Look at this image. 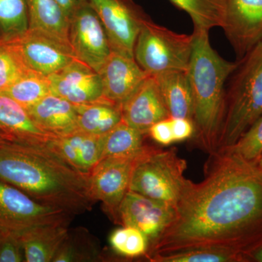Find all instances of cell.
Here are the masks:
<instances>
[{
  "instance_id": "obj_39",
  "label": "cell",
  "mask_w": 262,
  "mask_h": 262,
  "mask_svg": "<svg viewBox=\"0 0 262 262\" xmlns=\"http://www.w3.org/2000/svg\"><path fill=\"white\" fill-rule=\"evenodd\" d=\"M0 39H3V38L0 37Z\"/></svg>"
},
{
  "instance_id": "obj_10",
  "label": "cell",
  "mask_w": 262,
  "mask_h": 262,
  "mask_svg": "<svg viewBox=\"0 0 262 262\" xmlns=\"http://www.w3.org/2000/svg\"><path fill=\"white\" fill-rule=\"evenodd\" d=\"M135 158H105L90 173L91 198L101 201L105 211L117 223L120 205L129 190Z\"/></svg>"
},
{
  "instance_id": "obj_20",
  "label": "cell",
  "mask_w": 262,
  "mask_h": 262,
  "mask_svg": "<svg viewBox=\"0 0 262 262\" xmlns=\"http://www.w3.org/2000/svg\"><path fill=\"white\" fill-rule=\"evenodd\" d=\"M170 118L194 117V101L187 71H171L153 76Z\"/></svg>"
},
{
  "instance_id": "obj_32",
  "label": "cell",
  "mask_w": 262,
  "mask_h": 262,
  "mask_svg": "<svg viewBox=\"0 0 262 262\" xmlns=\"http://www.w3.org/2000/svg\"><path fill=\"white\" fill-rule=\"evenodd\" d=\"M19 234L0 232V262L25 261Z\"/></svg>"
},
{
  "instance_id": "obj_30",
  "label": "cell",
  "mask_w": 262,
  "mask_h": 262,
  "mask_svg": "<svg viewBox=\"0 0 262 262\" xmlns=\"http://www.w3.org/2000/svg\"><path fill=\"white\" fill-rule=\"evenodd\" d=\"M110 243L119 254L126 257H136L146 254L149 250V239L139 229L123 226L111 234Z\"/></svg>"
},
{
  "instance_id": "obj_12",
  "label": "cell",
  "mask_w": 262,
  "mask_h": 262,
  "mask_svg": "<svg viewBox=\"0 0 262 262\" xmlns=\"http://www.w3.org/2000/svg\"><path fill=\"white\" fill-rule=\"evenodd\" d=\"M8 41L13 45L31 70L47 77L77 59L69 45L30 29Z\"/></svg>"
},
{
  "instance_id": "obj_15",
  "label": "cell",
  "mask_w": 262,
  "mask_h": 262,
  "mask_svg": "<svg viewBox=\"0 0 262 262\" xmlns=\"http://www.w3.org/2000/svg\"><path fill=\"white\" fill-rule=\"evenodd\" d=\"M122 120L143 134L156 122L170 118L157 81L149 76L120 105Z\"/></svg>"
},
{
  "instance_id": "obj_3",
  "label": "cell",
  "mask_w": 262,
  "mask_h": 262,
  "mask_svg": "<svg viewBox=\"0 0 262 262\" xmlns=\"http://www.w3.org/2000/svg\"><path fill=\"white\" fill-rule=\"evenodd\" d=\"M209 30L194 28L192 56L187 73L194 101L193 122L203 144L217 149L225 112L227 79L239 61H227L212 47Z\"/></svg>"
},
{
  "instance_id": "obj_26",
  "label": "cell",
  "mask_w": 262,
  "mask_h": 262,
  "mask_svg": "<svg viewBox=\"0 0 262 262\" xmlns=\"http://www.w3.org/2000/svg\"><path fill=\"white\" fill-rule=\"evenodd\" d=\"M0 94L9 96L27 108L51 94V83L47 76L32 72L22 77Z\"/></svg>"
},
{
  "instance_id": "obj_38",
  "label": "cell",
  "mask_w": 262,
  "mask_h": 262,
  "mask_svg": "<svg viewBox=\"0 0 262 262\" xmlns=\"http://www.w3.org/2000/svg\"><path fill=\"white\" fill-rule=\"evenodd\" d=\"M256 164V166H257V168L259 169L262 172V155L259 158H258L257 161L255 163Z\"/></svg>"
},
{
  "instance_id": "obj_2",
  "label": "cell",
  "mask_w": 262,
  "mask_h": 262,
  "mask_svg": "<svg viewBox=\"0 0 262 262\" xmlns=\"http://www.w3.org/2000/svg\"><path fill=\"white\" fill-rule=\"evenodd\" d=\"M89 177L48 143L8 141L0 145V180L38 203L69 214L90 211L96 203L90 193Z\"/></svg>"
},
{
  "instance_id": "obj_16",
  "label": "cell",
  "mask_w": 262,
  "mask_h": 262,
  "mask_svg": "<svg viewBox=\"0 0 262 262\" xmlns=\"http://www.w3.org/2000/svg\"><path fill=\"white\" fill-rule=\"evenodd\" d=\"M103 98L115 104H122L150 75L141 68L135 58L112 51L99 72Z\"/></svg>"
},
{
  "instance_id": "obj_22",
  "label": "cell",
  "mask_w": 262,
  "mask_h": 262,
  "mask_svg": "<svg viewBox=\"0 0 262 262\" xmlns=\"http://www.w3.org/2000/svg\"><path fill=\"white\" fill-rule=\"evenodd\" d=\"M75 107L77 130L92 135H104L122 121L120 106L106 100Z\"/></svg>"
},
{
  "instance_id": "obj_9",
  "label": "cell",
  "mask_w": 262,
  "mask_h": 262,
  "mask_svg": "<svg viewBox=\"0 0 262 262\" xmlns=\"http://www.w3.org/2000/svg\"><path fill=\"white\" fill-rule=\"evenodd\" d=\"M68 37L77 59L99 73L112 49L102 23L88 0L69 20Z\"/></svg>"
},
{
  "instance_id": "obj_6",
  "label": "cell",
  "mask_w": 262,
  "mask_h": 262,
  "mask_svg": "<svg viewBox=\"0 0 262 262\" xmlns=\"http://www.w3.org/2000/svg\"><path fill=\"white\" fill-rule=\"evenodd\" d=\"M192 47V34L174 32L146 18L136 39L134 58L150 76L187 71Z\"/></svg>"
},
{
  "instance_id": "obj_4",
  "label": "cell",
  "mask_w": 262,
  "mask_h": 262,
  "mask_svg": "<svg viewBox=\"0 0 262 262\" xmlns=\"http://www.w3.org/2000/svg\"><path fill=\"white\" fill-rule=\"evenodd\" d=\"M234 73L216 151L234 145L262 115V40L239 60Z\"/></svg>"
},
{
  "instance_id": "obj_34",
  "label": "cell",
  "mask_w": 262,
  "mask_h": 262,
  "mask_svg": "<svg viewBox=\"0 0 262 262\" xmlns=\"http://www.w3.org/2000/svg\"><path fill=\"white\" fill-rule=\"evenodd\" d=\"M170 120L175 142L189 139L195 131L194 122L189 119L170 118Z\"/></svg>"
},
{
  "instance_id": "obj_7",
  "label": "cell",
  "mask_w": 262,
  "mask_h": 262,
  "mask_svg": "<svg viewBox=\"0 0 262 262\" xmlns=\"http://www.w3.org/2000/svg\"><path fill=\"white\" fill-rule=\"evenodd\" d=\"M72 215L45 206L26 193L0 180V232L20 234L48 224H70Z\"/></svg>"
},
{
  "instance_id": "obj_13",
  "label": "cell",
  "mask_w": 262,
  "mask_h": 262,
  "mask_svg": "<svg viewBox=\"0 0 262 262\" xmlns=\"http://www.w3.org/2000/svg\"><path fill=\"white\" fill-rule=\"evenodd\" d=\"M239 60L262 40V0H227L222 28Z\"/></svg>"
},
{
  "instance_id": "obj_24",
  "label": "cell",
  "mask_w": 262,
  "mask_h": 262,
  "mask_svg": "<svg viewBox=\"0 0 262 262\" xmlns=\"http://www.w3.org/2000/svg\"><path fill=\"white\" fill-rule=\"evenodd\" d=\"M189 15L194 28H222L227 0H169Z\"/></svg>"
},
{
  "instance_id": "obj_5",
  "label": "cell",
  "mask_w": 262,
  "mask_h": 262,
  "mask_svg": "<svg viewBox=\"0 0 262 262\" xmlns=\"http://www.w3.org/2000/svg\"><path fill=\"white\" fill-rule=\"evenodd\" d=\"M185 160L175 150L145 149L134 160L129 190L177 208L189 180Z\"/></svg>"
},
{
  "instance_id": "obj_17",
  "label": "cell",
  "mask_w": 262,
  "mask_h": 262,
  "mask_svg": "<svg viewBox=\"0 0 262 262\" xmlns=\"http://www.w3.org/2000/svg\"><path fill=\"white\" fill-rule=\"evenodd\" d=\"M0 132L10 141L24 143H47L56 136L37 125L27 108L13 98L0 94Z\"/></svg>"
},
{
  "instance_id": "obj_21",
  "label": "cell",
  "mask_w": 262,
  "mask_h": 262,
  "mask_svg": "<svg viewBox=\"0 0 262 262\" xmlns=\"http://www.w3.org/2000/svg\"><path fill=\"white\" fill-rule=\"evenodd\" d=\"M29 29L70 46L69 20L55 0H27Z\"/></svg>"
},
{
  "instance_id": "obj_28",
  "label": "cell",
  "mask_w": 262,
  "mask_h": 262,
  "mask_svg": "<svg viewBox=\"0 0 262 262\" xmlns=\"http://www.w3.org/2000/svg\"><path fill=\"white\" fill-rule=\"evenodd\" d=\"M32 72L13 45L0 39V93Z\"/></svg>"
},
{
  "instance_id": "obj_19",
  "label": "cell",
  "mask_w": 262,
  "mask_h": 262,
  "mask_svg": "<svg viewBox=\"0 0 262 262\" xmlns=\"http://www.w3.org/2000/svg\"><path fill=\"white\" fill-rule=\"evenodd\" d=\"M68 225L67 223L38 225L19 234L25 261H53L70 232Z\"/></svg>"
},
{
  "instance_id": "obj_33",
  "label": "cell",
  "mask_w": 262,
  "mask_h": 262,
  "mask_svg": "<svg viewBox=\"0 0 262 262\" xmlns=\"http://www.w3.org/2000/svg\"><path fill=\"white\" fill-rule=\"evenodd\" d=\"M147 134L153 140L161 145L168 146L175 142L170 118L156 122L150 127Z\"/></svg>"
},
{
  "instance_id": "obj_31",
  "label": "cell",
  "mask_w": 262,
  "mask_h": 262,
  "mask_svg": "<svg viewBox=\"0 0 262 262\" xmlns=\"http://www.w3.org/2000/svg\"><path fill=\"white\" fill-rule=\"evenodd\" d=\"M220 150L228 151L250 163H256L262 155V115L234 145Z\"/></svg>"
},
{
  "instance_id": "obj_23",
  "label": "cell",
  "mask_w": 262,
  "mask_h": 262,
  "mask_svg": "<svg viewBox=\"0 0 262 262\" xmlns=\"http://www.w3.org/2000/svg\"><path fill=\"white\" fill-rule=\"evenodd\" d=\"M144 134L122 121L102 135V154L105 158H135L144 151ZM100 160V161H101Z\"/></svg>"
},
{
  "instance_id": "obj_37",
  "label": "cell",
  "mask_w": 262,
  "mask_h": 262,
  "mask_svg": "<svg viewBox=\"0 0 262 262\" xmlns=\"http://www.w3.org/2000/svg\"><path fill=\"white\" fill-rule=\"evenodd\" d=\"M10 141L6 136L4 135V134H2L0 132V145L1 144H4V143L7 142V141Z\"/></svg>"
},
{
  "instance_id": "obj_36",
  "label": "cell",
  "mask_w": 262,
  "mask_h": 262,
  "mask_svg": "<svg viewBox=\"0 0 262 262\" xmlns=\"http://www.w3.org/2000/svg\"><path fill=\"white\" fill-rule=\"evenodd\" d=\"M254 258L256 261L262 262V247L255 253Z\"/></svg>"
},
{
  "instance_id": "obj_11",
  "label": "cell",
  "mask_w": 262,
  "mask_h": 262,
  "mask_svg": "<svg viewBox=\"0 0 262 262\" xmlns=\"http://www.w3.org/2000/svg\"><path fill=\"white\" fill-rule=\"evenodd\" d=\"M175 215L176 207L128 190L119 209V223L139 229L152 244Z\"/></svg>"
},
{
  "instance_id": "obj_1",
  "label": "cell",
  "mask_w": 262,
  "mask_h": 262,
  "mask_svg": "<svg viewBox=\"0 0 262 262\" xmlns=\"http://www.w3.org/2000/svg\"><path fill=\"white\" fill-rule=\"evenodd\" d=\"M211 160L204 180L188 183L175 218L151 245L149 256L214 248L246 261L262 247V172L223 150Z\"/></svg>"
},
{
  "instance_id": "obj_27",
  "label": "cell",
  "mask_w": 262,
  "mask_h": 262,
  "mask_svg": "<svg viewBox=\"0 0 262 262\" xmlns=\"http://www.w3.org/2000/svg\"><path fill=\"white\" fill-rule=\"evenodd\" d=\"M155 262H237L246 261L241 255L214 248H198L177 252L155 254L149 256Z\"/></svg>"
},
{
  "instance_id": "obj_29",
  "label": "cell",
  "mask_w": 262,
  "mask_h": 262,
  "mask_svg": "<svg viewBox=\"0 0 262 262\" xmlns=\"http://www.w3.org/2000/svg\"><path fill=\"white\" fill-rule=\"evenodd\" d=\"M63 136L67 138L78 154L82 171L91 173L101 160L102 136L92 135L79 130Z\"/></svg>"
},
{
  "instance_id": "obj_18",
  "label": "cell",
  "mask_w": 262,
  "mask_h": 262,
  "mask_svg": "<svg viewBox=\"0 0 262 262\" xmlns=\"http://www.w3.org/2000/svg\"><path fill=\"white\" fill-rule=\"evenodd\" d=\"M27 110L38 126L51 135L63 136L77 130L75 105L57 95H47Z\"/></svg>"
},
{
  "instance_id": "obj_25",
  "label": "cell",
  "mask_w": 262,
  "mask_h": 262,
  "mask_svg": "<svg viewBox=\"0 0 262 262\" xmlns=\"http://www.w3.org/2000/svg\"><path fill=\"white\" fill-rule=\"evenodd\" d=\"M29 29L27 0H0V37L11 40Z\"/></svg>"
},
{
  "instance_id": "obj_14",
  "label": "cell",
  "mask_w": 262,
  "mask_h": 262,
  "mask_svg": "<svg viewBox=\"0 0 262 262\" xmlns=\"http://www.w3.org/2000/svg\"><path fill=\"white\" fill-rule=\"evenodd\" d=\"M51 94L75 105L105 100L102 80L98 72L76 59L64 68L48 76Z\"/></svg>"
},
{
  "instance_id": "obj_8",
  "label": "cell",
  "mask_w": 262,
  "mask_h": 262,
  "mask_svg": "<svg viewBox=\"0 0 262 262\" xmlns=\"http://www.w3.org/2000/svg\"><path fill=\"white\" fill-rule=\"evenodd\" d=\"M101 20L112 51L134 58V48L146 18L131 0H88Z\"/></svg>"
},
{
  "instance_id": "obj_35",
  "label": "cell",
  "mask_w": 262,
  "mask_h": 262,
  "mask_svg": "<svg viewBox=\"0 0 262 262\" xmlns=\"http://www.w3.org/2000/svg\"><path fill=\"white\" fill-rule=\"evenodd\" d=\"M55 1L70 20L71 17L75 13L76 10L78 9L86 0H55Z\"/></svg>"
}]
</instances>
